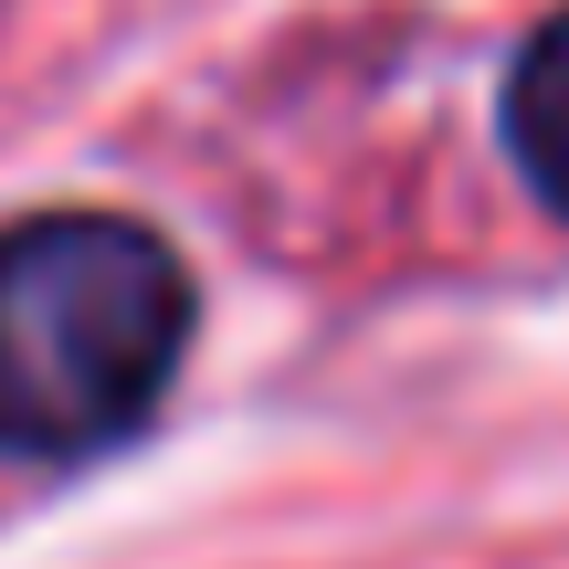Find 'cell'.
Returning <instances> with one entry per match:
<instances>
[{"instance_id":"6da1fadb","label":"cell","mask_w":569,"mask_h":569,"mask_svg":"<svg viewBox=\"0 0 569 569\" xmlns=\"http://www.w3.org/2000/svg\"><path fill=\"white\" fill-rule=\"evenodd\" d=\"M190 348V274L148 222L42 211L0 232V453H106Z\"/></svg>"},{"instance_id":"7a4b0ae2","label":"cell","mask_w":569,"mask_h":569,"mask_svg":"<svg viewBox=\"0 0 569 569\" xmlns=\"http://www.w3.org/2000/svg\"><path fill=\"white\" fill-rule=\"evenodd\" d=\"M507 148L538 180V201L569 211V11L517 53V74H507Z\"/></svg>"}]
</instances>
